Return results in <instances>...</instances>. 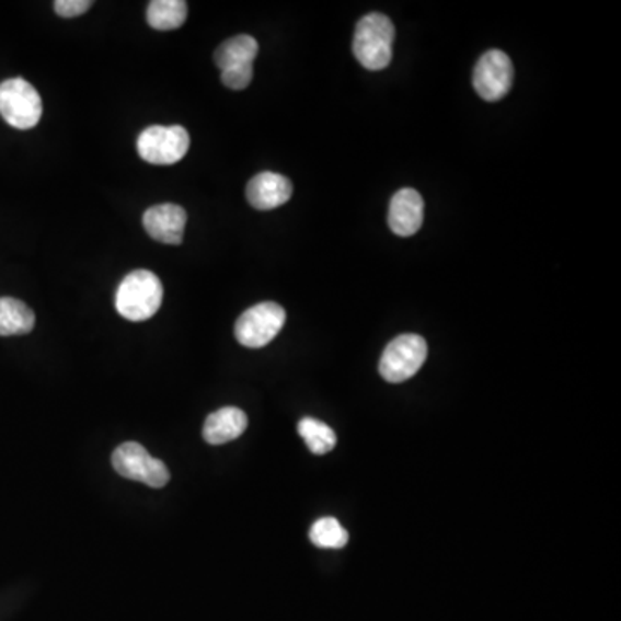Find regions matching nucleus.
Masks as SVG:
<instances>
[{
    "label": "nucleus",
    "instance_id": "9d476101",
    "mask_svg": "<svg viewBox=\"0 0 621 621\" xmlns=\"http://www.w3.org/2000/svg\"><path fill=\"white\" fill-rule=\"evenodd\" d=\"M292 192V182L287 176L263 171L248 183L245 195L257 211H272L289 203Z\"/></svg>",
    "mask_w": 621,
    "mask_h": 621
},
{
    "label": "nucleus",
    "instance_id": "ddd939ff",
    "mask_svg": "<svg viewBox=\"0 0 621 621\" xmlns=\"http://www.w3.org/2000/svg\"><path fill=\"white\" fill-rule=\"evenodd\" d=\"M35 326V314L14 297H0V337L26 335Z\"/></svg>",
    "mask_w": 621,
    "mask_h": 621
},
{
    "label": "nucleus",
    "instance_id": "dca6fc26",
    "mask_svg": "<svg viewBox=\"0 0 621 621\" xmlns=\"http://www.w3.org/2000/svg\"><path fill=\"white\" fill-rule=\"evenodd\" d=\"M297 430L313 455H329L333 451V447L337 446V435L326 423L314 418H302L297 425Z\"/></svg>",
    "mask_w": 621,
    "mask_h": 621
},
{
    "label": "nucleus",
    "instance_id": "f8f14e48",
    "mask_svg": "<svg viewBox=\"0 0 621 621\" xmlns=\"http://www.w3.org/2000/svg\"><path fill=\"white\" fill-rule=\"evenodd\" d=\"M248 428V414L239 407H221L207 416L204 423V440L211 446L232 442Z\"/></svg>",
    "mask_w": 621,
    "mask_h": 621
},
{
    "label": "nucleus",
    "instance_id": "f03ea898",
    "mask_svg": "<svg viewBox=\"0 0 621 621\" xmlns=\"http://www.w3.org/2000/svg\"><path fill=\"white\" fill-rule=\"evenodd\" d=\"M395 41L394 23L386 14H366L354 33L353 53L363 68L380 71L392 61Z\"/></svg>",
    "mask_w": 621,
    "mask_h": 621
},
{
    "label": "nucleus",
    "instance_id": "423d86ee",
    "mask_svg": "<svg viewBox=\"0 0 621 621\" xmlns=\"http://www.w3.org/2000/svg\"><path fill=\"white\" fill-rule=\"evenodd\" d=\"M287 313L276 302L252 306L237 320L235 337L249 349H261L268 345L284 329Z\"/></svg>",
    "mask_w": 621,
    "mask_h": 621
},
{
    "label": "nucleus",
    "instance_id": "f257e3e1",
    "mask_svg": "<svg viewBox=\"0 0 621 621\" xmlns=\"http://www.w3.org/2000/svg\"><path fill=\"white\" fill-rule=\"evenodd\" d=\"M164 289L156 273L135 269L126 275L116 290V309L130 321H146L158 313L163 304Z\"/></svg>",
    "mask_w": 621,
    "mask_h": 621
},
{
    "label": "nucleus",
    "instance_id": "0eeeda50",
    "mask_svg": "<svg viewBox=\"0 0 621 621\" xmlns=\"http://www.w3.org/2000/svg\"><path fill=\"white\" fill-rule=\"evenodd\" d=\"M113 467L119 475L149 487L161 488L170 482V471L161 459L152 458L146 447L137 442H125L113 452Z\"/></svg>",
    "mask_w": 621,
    "mask_h": 621
},
{
    "label": "nucleus",
    "instance_id": "a211bd4d",
    "mask_svg": "<svg viewBox=\"0 0 621 621\" xmlns=\"http://www.w3.org/2000/svg\"><path fill=\"white\" fill-rule=\"evenodd\" d=\"M252 77H254L252 65L233 66V68L221 71V82H223L225 87L232 90L248 89L251 85Z\"/></svg>",
    "mask_w": 621,
    "mask_h": 621
},
{
    "label": "nucleus",
    "instance_id": "f3484780",
    "mask_svg": "<svg viewBox=\"0 0 621 621\" xmlns=\"http://www.w3.org/2000/svg\"><path fill=\"white\" fill-rule=\"evenodd\" d=\"M309 539L317 548L342 549L349 542V533L335 518H320L309 530Z\"/></svg>",
    "mask_w": 621,
    "mask_h": 621
},
{
    "label": "nucleus",
    "instance_id": "39448f33",
    "mask_svg": "<svg viewBox=\"0 0 621 621\" xmlns=\"http://www.w3.org/2000/svg\"><path fill=\"white\" fill-rule=\"evenodd\" d=\"M191 137L183 126H149L138 135V154L143 161L159 166L175 164L185 158Z\"/></svg>",
    "mask_w": 621,
    "mask_h": 621
},
{
    "label": "nucleus",
    "instance_id": "7ed1b4c3",
    "mask_svg": "<svg viewBox=\"0 0 621 621\" xmlns=\"http://www.w3.org/2000/svg\"><path fill=\"white\" fill-rule=\"evenodd\" d=\"M427 356L428 345L425 338L414 333L399 335L383 350L378 371L389 383L406 382L422 370Z\"/></svg>",
    "mask_w": 621,
    "mask_h": 621
},
{
    "label": "nucleus",
    "instance_id": "20e7f679",
    "mask_svg": "<svg viewBox=\"0 0 621 621\" xmlns=\"http://www.w3.org/2000/svg\"><path fill=\"white\" fill-rule=\"evenodd\" d=\"M42 97L32 83L11 78L0 83V116L16 130H30L42 118Z\"/></svg>",
    "mask_w": 621,
    "mask_h": 621
},
{
    "label": "nucleus",
    "instance_id": "6e6552de",
    "mask_svg": "<svg viewBox=\"0 0 621 621\" xmlns=\"http://www.w3.org/2000/svg\"><path fill=\"white\" fill-rule=\"evenodd\" d=\"M515 78L511 59L503 50L491 49L480 57L473 69L476 94L487 102H497L509 94Z\"/></svg>",
    "mask_w": 621,
    "mask_h": 621
},
{
    "label": "nucleus",
    "instance_id": "4468645a",
    "mask_svg": "<svg viewBox=\"0 0 621 621\" xmlns=\"http://www.w3.org/2000/svg\"><path fill=\"white\" fill-rule=\"evenodd\" d=\"M260 53V44L251 35H237L223 42L215 53V62L218 68H233V66L252 65Z\"/></svg>",
    "mask_w": 621,
    "mask_h": 621
},
{
    "label": "nucleus",
    "instance_id": "6ab92c4d",
    "mask_svg": "<svg viewBox=\"0 0 621 621\" xmlns=\"http://www.w3.org/2000/svg\"><path fill=\"white\" fill-rule=\"evenodd\" d=\"M92 5H94V2H90V0H57L54 9L59 16L71 20V18L85 14Z\"/></svg>",
    "mask_w": 621,
    "mask_h": 621
},
{
    "label": "nucleus",
    "instance_id": "9b49d317",
    "mask_svg": "<svg viewBox=\"0 0 621 621\" xmlns=\"http://www.w3.org/2000/svg\"><path fill=\"white\" fill-rule=\"evenodd\" d=\"M423 199L414 188H402L389 206V227L395 235L411 237L423 225Z\"/></svg>",
    "mask_w": 621,
    "mask_h": 621
},
{
    "label": "nucleus",
    "instance_id": "2eb2a0df",
    "mask_svg": "<svg viewBox=\"0 0 621 621\" xmlns=\"http://www.w3.org/2000/svg\"><path fill=\"white\" fill-rule=\"evenodd\" d=\"M187 20V2L183 0H154L147 8V23L161 32L180 28Z\"/></svg>",
    "mask_w": 621,
    "mask_h": 621
},
{
    "label": "nucleus",
    "instance_id": "1a4fd4ad",
    "mask_svg": "<svg viewBox=\"0 0 621 621\" xmlns=\"http://www.w3.org/2000/svg\"><path fill=\"white\" fill-rule=\"evenodd\" d=\"M187 225V212L179 204H158L147 209L143 215L146 232L161 244H182Z\"/></svg>",
    "mask_w": 621,
    "mask_h": 621
}]
</instances>
